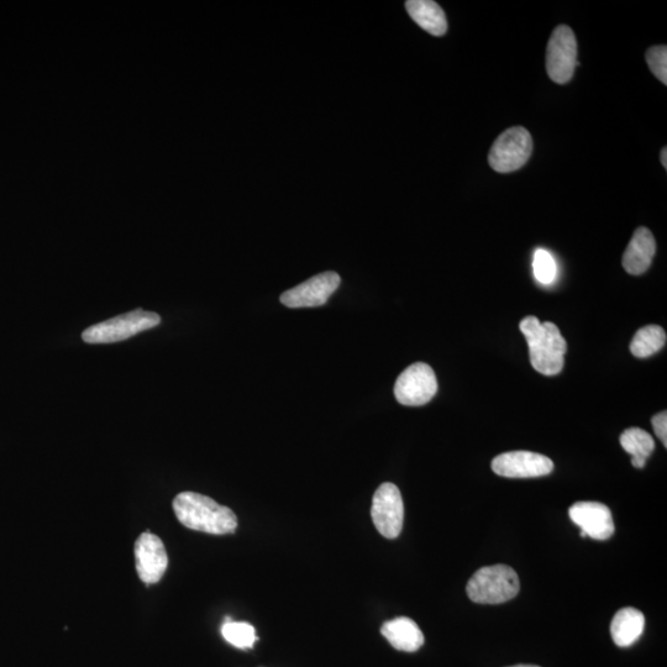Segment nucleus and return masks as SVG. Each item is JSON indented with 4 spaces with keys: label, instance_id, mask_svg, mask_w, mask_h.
<instances>
[{
    "label": "nucleus",
    "instance_id": "8",
    "mask_svg": "<svg viewBox=\"0 0 667 667\" xmlns=\"http://www.w3.org/2000/svg\"><path fill=\"white\" fill-rule=\"evenodd\" d=\"M371 517L378 533L396 539L402 532L404 504L401 491L391 482L382 483L372 498Z\"/></svg>",
    "mask_w": 667,
    "mask_h": 667
},
{
    "label": "nucleus",
    "instance_id": "23",
    "mask_svg": "<svg viewBox=\"0 0 667 667\" xmlns=\"http://www.w3.org/2000/svg\"><path fill=\"white\" fill-rule=\"evenodd\" d=\"M660 160H661V164H663L664 168H667V147H664V149L661 150Z\"/></svg>",
    "mask_w": 667,
    "mask_h": 667
},
{
    "label": "nucleus",
    "instance_id": "19",
    "mask_svg": "<svg viewBox=\"0 0 667 667\" xmlns=\"http://www.w3.org/2000/svg\"><path fill=\"white\" fill-rule=\"evenodd\" d=\"M222 634L229 644L239 649L252 648L257 640L256 630L251 624L233 622L230 619H227V622L224 623Z\"/></svg>",
    "mask_w": 667,
    "mask_h": 667
},
{
    "label": "nucleus",
    "instance_id": "4",
    "mask_svg": "<svg viewBox=\"0 0 667 667\" xmlns=\"http://www.w3.org/2000/svg\"><path fill=\"white\" fill-rule=\"evenodd\" d=\"M161 323L159 314L147 312L144 309L118 315V317L105 320V322L93 325L84 330L82 339L87 344H112L119 343L134 335L157 327Z\"/></svg>",
    "mask_w": 667,
    "mask_h": 667
},
{
    "label": "nucleus",
    "instance_id": "21",
    "mask_svg": "<svg viewBox=\"0 0 667 667\" xmlns=\"http://www.w3.org/2000/svg\"><path fill=\"white\" fill-rule=\"evenodd\" d=\"M647 62L650 71L660 82L667 84V47L653 46L647 51Z\"/></svg>",
    "mask_w": 667,
    "mask_h": 667
},
{
    "label": "nucleus",
    "instance_id": "2",
    "mask_svg": "<svg viewBox=\"0 0 667 667\" xmlns=\"http://www.w3.org/2000/svg\"><path fill=\"white\" fill-rule=\"evenodd\" d=\"M528 341L530 364L539 374L559 375L564 369L566 340L554 323L540 322L537 317L524 318L519 325Z\"/></svg>",
    "mask_w": 667,
    "mask_h": 667
},
{
    "label": "nucleus",
    "instance_id": "1",
    "mask_svg": "<svg viewBox=\"0 0 667 667\" xmlns=\"http://www.w3.org/2000/svg\"><path fill=\"white\" fill-rule=\"evenodd\" d=\"M173 511L182 525L197 532L225 535L238 528V518L230 508L201 493H180L173 500Z\"/></svg>",
    "mask_w": 667,
    "mask_h": 667
},
{
    "label": "nucleus",
    "instance_id": "12",
    "mask_svg": "<svg viewBox=\"0 0 667 667\" xmlns=\"http://www.w3.org/2000/svg\"><path fill=\"white\" fill-rule=\"evenodd\" d=\"M571 521L581 528V537L608 540L614 534V522L605 504L598 502H577L569 509Z\"/></svg>",
    "mask_w": 667,
    "mask_h": 667
},
{
    "label": "nucleus",
    "instance_id": "15",
    "mask_svg": "<svg viewBox=\"0 0 667 667\" xmlns=\"http://www.w3.org/2000/svg\"><path fill=\"white\" fill-rule=\"evenodd\" d=\"M644 628L645 617L642 612L632 607L623 608L612 619L613 642L619 648H628L642 637Z\"/></svg>",
    "mask_w": 667,
    "mask_h": 667
},
{
    "label": "nucleus",
    "instance_id": "6",
    "mask_svg": "<svg viewBox=\"0 0 667 667\" xmlns=\"http://www.w3.org/2000/svg\"><path fill=\"white\" fill-rule=\"evenodd\" d=\"M577 61V41L574 31L560 25L553 31L546 49V71L551 81L566 84L574 77Z\"/></svg>",
    "mask_w": 667,
    "mask_h": 667
},
{
    "label": "nucleus",
    "instance_id": "13",
    "mask_svg": "<svg viewBox=\"0 0 667 667\" xmlns=\"http://www.w3.org/2000/svg\"><path fill=\"white\" fill-rule=\"evenodd\" d=\"M656 252V241L648 228L635 231L624 252L622 264L629 275L640 276L650 269Z\"/></svg>",
    "mask_w": 667,
    "mask_h": 667
},
{
    "label": "nucleus",
    "instance_id": "9",
    "mask_svg": "<svg viewBox=\"0 0 667 667\" xmlns=\"http://www.w3.org/2000/svg\"><path fill=\"white\" fill-rule=\"evenodd\" d=\"M341 278L338 273L329 271L309 278L297 287L282 293L281 303L288 308H313L324 306L333 293L338 290Z\"/></svg>",
    "mask_w": 667,
    "mask_h": 667
},
{
    "label": "nucleus",
    "instance_id": "20",
    "mask_svg": "<svg viewBox=\"0 0 667 667\" xmlns=\"http://www.w3.org/2000/svg\"><path fill=\"white\" fill-rule=\"evenodd\" d=\"M533 271L535 280L542 285H551L558 275V266L549 251L538 249L534 252Z\"/></svg>",
    "mask_w": 667,
    "mask_h": 667
},
{
    "label": "nucleus",
    "instance_id": "22",
    "mask_svg": "<svg viewBox=\"0 0 667 667\" xmlns=\"http://www.w3.org/2000/svg\"><path fill=\"white\" fill-rule=\"evenodd\" d=\"M651 424H653L656 437H658L665 448H667V413L666 411L656 414V416L651 419Z\"/></svg>",
    "mask_w": 667,
    "mask_h": 667
},
{
    "label": "nucleus",
    "instance_id": "17",
    "mask_svg": "<svg viewBox=\"0 0 667 667\" xmlns=\"http://www.w3.org/2000/svg\"><path fill=\"white\" fill-rule=\"evenodd\" d=\"M621 445L632 455L635 469H644L647 460L655 450V441L648 432L640 428H629L621 435Z\"/></svg>",
    "mask_w": 667,
    "mask_h": 667
},
{
    "label": "nucleus",
    "instance_id": "5",
    "mask_svg": "<svg viewBox=\"0 0 667 667\" xmlns=\"http://www.w3.org/2000/svg\"><path fill=\"white\" fill-rule=\"evenodd\" d=\"M532 152V135L523 126H514L503 131L493 143L488 164L498 173L514 172L527 164Z\"/></svg>",
    "mask_w": 667,
    "mask_h": 667
},
{
    "label": "nucleus",
    "instance_id": "18",
    "mask_svg": "<svg viewBox=\"0 0 667 667\" xmlns=\"http://www.w3.org/2000/svg\"><path fill=\"white\" fill-rule=\"evenodd\" d=\"M665 344V330L659 325H647L635 334L632 343H630V351L635 357L645 359V357L659 353Z\"/></svg>",
    "mask_w": 667,
    "mask_h": 667
},
{
    "label": "nucleus",
    "instance_id": "7",
    "mask_svg": "<svg viewBox=\"0 0 667 667\" xmlns=\"http://www.w3.org/2000/svg\"><path fill=\"white\" fill-rule=\"evenodd\" d=\"M437 392V376L432 367L424 362L409 366L399 375L395 385V396L403 406H424L432 401Z\"/></svg>",
    "mask_w": 667,
    "mask_h": 667
},
{
    "label": "nucleus",
    "instance_id": "10",
    "mask_svg": "<svg viewBox=\"0 0 667 667\" xmlns=\"http://www.w3.org/2000/svg\"><path fill=\"white\" fill-rule=\"evenodd\" d=\"M492 470L507 479H534L551 474L554 462L532 451H509L493 459Z\"/></svg>",
    "mask_w": 667,
    "mask_h": 667
},
{
    "label": "nucleus",
    "instance_id": "24",
    "mask_svg": "<svg viewBox=\"0 0 667 667\" xmlns=\"http://www.w3.org/2000/svg\"><path fill=\"white\" fill-rule=\"evenodd\" d=\"M511 667H540L537 665H516V666H511Z\"/></svg>",
    "mask_w": 667,
    "mask_h": 667
},
{
    "label": "nucleus",
    "instance_id": "3",
    "mask_svg": "<svg viewBox=\"0 0 667 667\" xmlns=\"http://www.w3.org/2000/svg\"><path fill=\"white\" fill-rule=\"evenodd\" d=\"M521 590L517 572L507 565L482 567L466 586L467 596L480 605H501L513 600Z\"/></svg>",
    "mask_w": 667,
    "mask_h": 667
},
{
    "label": "nucleus",
    "instance_id": "11",
    "mask_svg": "<svg viewBox=\"0 0 667 667\" xmlns=\"http://www.w3.org/2000/svg\"><path fill=\"white\" fill-rule=\"evenodd\" d=\"M135 563L140 580L146 585L157 584L164 577L168 556L164 543L157 535L145 532L135 543Z\"/></svg>",
    "mask_w": 667,
    "mask_h": 667
},
{
    "label": "nucleus",
    "instance_id": "16",
    "mask_svg": "<svg viewBox=\"0 0 667 667\" xmlns=\"http://www.w3.org/2000/svg\"><path fill=\"white\" fill-rule=\"evenodd\" d=\"M406 9L420 28L434 36H443L448 31V20L444 10L432 0H408Z\"/></svg>",
    "mask_w": 667,
    "mask_h": 667
},
{
    "label": "nucleus",
    "instance_id": "14",
    "mask_svg": "<svg viewBox=\"0 0 667 667\" xmlns=\"http://www.w3.org/2000/svg\"><path fill=\"white\" fill-rule=\"evenodd\" d=\"M381 634L393 648L414 653L424 645V635L411 618L399 617L383 624Z\"/></svg>",
    "mask_w": 667,
    "mask_h": 667
}]
</instances>
